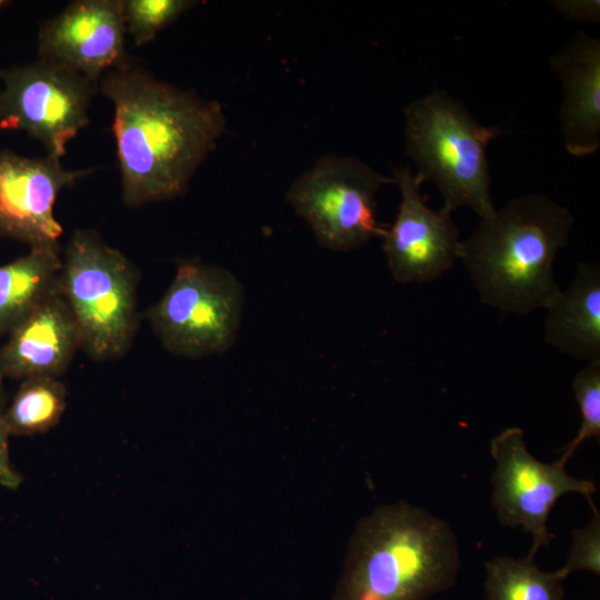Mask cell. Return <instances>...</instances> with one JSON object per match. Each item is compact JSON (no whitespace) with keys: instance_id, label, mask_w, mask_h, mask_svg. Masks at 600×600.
I'll use <instances>...</instances> for the list:
<instances>
[{"instance_id":"6da1fadb","label":"cell","mask_w":600,"mask_h":600,"mask_svg":"<svg viewBox=\"0 0 600 600\" xmlns=\"http://www.w3.org/2000/svg\"><path fill=\"white\" fill-rule=\"evenodd\" d=\"M121 196L130 208L181 197L227 124L223 108L162 81L132 60L106 72Z\"/></svg>"},{"instance_id":"7a4b0ae2","label":"cell","mask_w":600,"mask_h":600,"mask_svg":"<svg viewBox=\"0 0 600 600\" xmlns=\"http://www.w3.org/2000/svg\"><path fill=\"white\" fill-rule=\"evenodd\" d=\"M456 533L428 510L398 501L356 526L331 600H428L454 587Z\"/></svg>"},{"instance_id":"3957f363","label":"cell","mask_w":600,"mask_h":600,"mask_svg":"<svg viewBox=\"0 0 600 600\" xmlns=\"http://www.w3.org/2000/svg\"><path fill=\"white\" fill-rule=\"evenodd\" d=\"M573 227L568 208L536 193L516 197L481 219L458 259L483 304L503 313L547 309L561 289L553 274Z\"/></svg>"},{"instance_id":"277c9868","label":"cell","mask_w":600,"mask_h":600,"mask_svg":"<svg viewBox=\"0 0 600 600\" xmlns=\"http://www.w3.org/2000/svg\"><path fill=\"white\" fill-rule=\"evenodd\" d=\"M406 149L424 181H432L450 211L466 207L480 219L494 214L487 148L506 133L480 124L447 91L434 89L403 108Z\"/></svg>"},{"instance_id":"5b68a950","label":"cell","mask_w":600,"mask_h":600,"mask_svg":"<svg viewBox=\"0 0 600 600\" xmlns=\"http://www.w3.org/2000/svg\"><path fill=\"white\" fill-rule=\"evenodd\" d=\"M138 271L91 229H79L62 251L60 292L92 360L122 357L138 324Z\"/></svg>"},{"instance_id":"8992f818","label":"cell","mask_w":600,"mask_h":600,"mask_svg":"<svg viewBox=\"0 0 600 600\" xmlns=\"http://www.w3.org/2000/svg\"><path fill=\"white\" fill-rule=\"evenodd\" d=\"M243 304L242 284L229 270L183 259L146 317L170 353L196 359L222 353L232 346Z\"/></svg>"},{"instance_id":"52a82bcc","label":"cell","mask_w":600,"mask_h":600,"mask_svg":"<svg viewBox=\"0 0 600 600\" xmlns=\"http://www.w3.org/2000/svg\"><path fill=\"white\" fill-rule=\"evenodd\" d=\"M390 182L358 158L327 154L293 180L287 200L323 247L350 251L382 238L376 196Z\"/></svg>"},{"instance_id":"ba28073f","label":"cell","mask_w":600,"mask_h":600,"mask_svg":"<svg viewBox=\"0 0 600 600\" xmlns=\"http://www.w3.org/2000/svg\"><path fill=\"white\" fill-rule=\"evenodd\" d=\"M99 82L38 58L0 70V129L19 130L60 159L68 143L89 124Z\"/></svg>"},{"instance_id":"9c48e42d","label":"cell","mask_w":600,"mask_h":600,"mask_svg":"<svg viewBox=\"0 0 600 600\" xmlns=\"http://www.w3.org/2000/svg\"><path fill=\"white\" fill-rule=\"evenodd\" d=\"M490 453L494 461L490 479L492 508L501 526L520 527L530 533L532 546L528 557L534 559L537 551L554 538L548 529V518L563 494L580 493L593 506V482L569 474L559 459L546 463L533 457L521 428L509 427L498 433L491 440Z\"/></svg>"},{"instance_id":"30bf717a","label":"cell","mask_w":600,"mask_h":600,"mask_svg":"<svg viewBox=\"0 0 600 600\" xmlns=\"http://www.w3.org/2000/svg\"><path fill=\"white\" fill-rule=\"evenodd\" d=\"M400 190L393 223L386 228L382 249L389 271L399 283L429 282L446 273L458 259L461 241L446 207L433 210L421 191L424 179L410 168L392 167Z\"/></svg>"},{"instance_id":"8fae6325","label":"cell","mask_w":600,"mask_h":600,"mask_svg":"<svg viewBox=\"0 0 600 600\" xmlns=\"http://www.w3.org/2000/svg\"><path fill=\"white\" fill-rule=\"evenodd\" d=\"M69 170L61 160L0 150V236L29 248L59 243L63 227L54 216L62 189L91 173Z\"/></svg>"},{"instance_id":"7c38bea8","label":"cell","mask_w":600,"mask_h":600,"mask_svg":"<svg viewBox=\"0 0 600 600\" xmlns=\"http://www.w3.org/2000/svg\"><path fill=\"white\" fill-rule=\"evenodd\" d=\"M126 34L122 0H77L41 24L38 53L99 82L131 60Z\"/></svg>"},{"instance_id":"4fadbf2b","label":"cell","mask_w":600,"mask_h":600,"mask_svg":"<svg viewBox=\"0 0 600 600\" xmlns=\"http://www.w3.org/2000/svg\"><path fill=\"white\" fill-rule=\"evenodd\" d=\"M79 349L80 334L59 289L8 334L0 348V380L59 378Z\"/></svg>"},{"instance_id":"5bb4252c","label":"cell","mask_w":600,"mask_h":600,"mask_svg":"<svg viewBox=\"0 0 600 600\" xmlns=\"http://www.w3.org/2000/svg\"><path fill=\"white\" fill-rule=\"evenodd\" d=\"M549 63L562 84L566 150L578 158L591 156L600 147V41L579 30Z\"/></svg>"},{"instance_id":"9a60e30c","label":"cell","mask_w":600,"mask_h":600,"mask_svg":"<svg viewBox=\"0 0 600 600\" xmlns=\"http://www.w3.org/2000/svg\"><path fill=\"white\" fill-rule=\"evenodd\" d=\"M544 341L577 359H600V266L578 262L571 283L546 309Z\"/></svg>"},{"instance_id":"2e32d148","label":"cell","mask_w":600,"mask_h":600,"mask_svg":"<svg viewBox=\"0 0 600 600\" xmlns=\"http://www.w3.org/2000/svg\"><path fill=\"white\" fill-rule=\"evenodd\" d=\"M60 243L32 247L0 264V336L9 334L60 289Z\"/></svg>"},{"instance_id":"e0dca14e","label":"cell","mask_w":600,"mask_h":600,"mask_svg":"<svg viewBox=\"0 0 600 600\" xmlns=\"http://www.w3.org/2000/svg\"><path fill=\"white\" fill-rule=\"evenodd\" d=\"M533 558L494 557L486 567L483 600H564L567 576L542 571Z\"/></svg>"},{"instance_id":"ac0fdd59","label":"cell","mask_w":600,"mask_h":600,"mask_svg":"<svg viewBox=\"0 0 600 600\" xmlns=\"http://www.w3.org/2000/svg\"><path fill=\"white\" fill-rule=\"evenodd\" d=\"M3 419L9 436H32L52 429L67 406V389L57 377H30L21 380Z\"/></svg>"},{"instance_id":"d6986e66","label":"cell","mask_w":600,"mask_h":600,"mask_svg":"<svg viewBox=\"0 0 600 600\" xmlns=\"http://www.w3.org/2000/svg\"><path fill=\"white\" fill-rule=\"evenodd\" d=\"M198 3L196 0H122L127 34L136 47L144 46Z\"/></svg>"},{"instance_id":"ffe728a7","label":"cell","mask_w":600,"mask_h":600,"mask_svg":"<svg viewBox=\"0 0 600 600\" xmlns=\"http://www.w3.org/2000/svg\"><path fill=\"white\" fill-rule=\"evenodd\" d=\"M572 390L581 414V424L562 449L559 460L567 463L576 450L590 438L600 437V359L589 361L573 378Z\"/></svg>"},{"instance_id":"44dd1931","label":"cell","mask_w":600,"mask_h":600,"mask_svg":"<svg viewBox=\"0 0 600 600\" xmlns=\"http://www.w3.org/2000/svg\"><path fill=\"white\" fill-rule=\"evenodd\" d=\"M589 523L571 532V547L560 570L568 577L577 571L600 574V514L594 504Z\"/></svg>"},{"instance_id":"7402d4cb","label":"cell","mask_w":600,"mask_h":600,"mask_svg":"<svg viewBox=\"0 0 600 600\" xmlns=\"http://www.w3.org/2000/svg\"><path fill=\"white\" fill-rule=\"evenodd\" d=\"M4 402L2 380H0V484L8 489H17L22 481L21 476L12 467L8 450V430L3 419Z\"/></svg>"},{"instance_id":"603a6c76","label":"cell","mask_w":600,"mask_h":600,"mask_svg":"<svg viewBox=\"0 0 600 600\" xmlns=\"http://www.w3.org/2000/svg\"><path fill=\"white\" fill-rule=\"evenodd\" d=\"M558 11L572 20H599V1H557Z\"/></svg>"},{"instance_id":"cb8c5ba5","label":"cell","mask_w":600,"mask_h":600,"mask_svg":"<svg viewBox=\"0 0 600 600\" xmlns=\"http://www.w3.org/2000/svg\"><path fill=\"white\" fill-rule=\"evenodd\" d=\"M10 1H7V0H0V10L6 7L7 4H9Z\"/></svg>"}]
</instances>
